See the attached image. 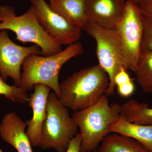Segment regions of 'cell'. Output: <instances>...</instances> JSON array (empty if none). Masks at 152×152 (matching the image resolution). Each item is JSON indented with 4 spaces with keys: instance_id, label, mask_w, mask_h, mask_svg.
Wrapping results in <instances>:
<instances>
[{
    "instance_id": "d4e9b609",
    "label": "cell",
    "mask_w": 152,
    "mask_h": 152,
    "mask_svg": "<svg viewBox=\"0 0 152 152\" xmlns=\"http://www.w3.org/2000/svg\"><path fill=\"white\" fill-rule=\"evenodd\" d=\"M94 152H98V151H97V150H96V151H95Z\"/></svg>"
},
{
    "instance_id": "4fadbf2b",
    "label": "cell",
    "mask_w": 152,
    "mask_h": 152,
    "mask_svg": "<svg viewBox=\"0 0 152 152\" xmlns=\"http://www.w3.org/2000/svg\"><path fill=\"white\" fill-rule=\"evenodd\" d=\"M50 2L54 11L72 23L83 29L88 23L86 0H50Z\"/></svg>"
},
{
    "instance_id": "44dd1931",
    "label": "cell",
    "mask_w": 152,
    "mask_h": 152,
    "mask_svg": "<svg viewBox=\"0 0 152 152\" xmlns=\"http://www.w3.org/2000/svg\"><path fill=\"white\" fill-rule=\"evenodd\" d=\"M81 136L77 133L71 140L66 152H80Z\"/></svg>"
},
{
    "instance_id": "cb8c5ba5",
    "label": "cell",
    "mask_w": 152,
    "mask_h": 152,
    "mask_svg": "<svg viewBox=\"0 0 152 152\" xmlns=\"http://www.w3.org/2000/svg\"><path fill=\"white\" fill-rule=\"evenodd\" d=\"M1 18L0 17V22H1Z\"/></svg>"
},
{
    "instance_id": "e0dca14e",
    "label": "cell",
    "mask_w": 152,
    "mask_h": 152,
    "mask_svg": "<svg viewBox=\"0 0 152 152\" xmlns=\"http://www.w3.org/2000/svg\"><path fill=\"white\" fill-rule=\"evenodd\" d=\"M134 72L143 92L152 93V51L142 50Z\"/></svg>"
},
{
    "instance_id": "2e32d148",
    "label": "cell",
    "mask_w": 152,
    "mask_h": 152,
    "mask_svg": "<svg viewBox=\"0 0 152 152\" xmlns=\"http://www.w3.org/2000/svg\"><path fill=\"white\" fill-rule=\"evenodd\" d=\"M149 104L134 99L120 105V118L142 125H152V108Z\"/></svg>"
},
{
    "instance_id": "9a60e30c",
    "label": "cell",
    "mask_w": 152,
    "mask_h": 152,
    "mask_svg": "<svg viewBox=\"0 0 152 152\" xmlns=\"http://www.w3.org/2000/svg\"><path fill=\"white\" fill-rule=\"evenodd\" d=\"M98 147V152H150L132 138L114 133L105 137Z\"/></svg>"
},
{
    "instance_id": "ac0fdd59",
    "label": "cell",
    "mask_w": 152,
    "mask_h": 152,
    "mask_svg": "<svg viewBox=\"0 0 152 152\" xmlns=\"http://www.w3.org/2000/svg\"><path fill=\"white\" fill-rule=\"evenodd\" d=\"M0 95L12 102L25 104L28 102L29 97L27 91L21 86H10L3 80L0 73Z\"/></svg>"
},
{
    "instance_id": "ffe728a7",
    "label": "cell",
    "mask_w": 152,
    "mask_h": 152,
    "mask_svg": "<svg viewBox=\"0 0 152 152\" xmlns=\"http://www.w3.org/2000/svg\"><path fill=\"white\" fill-rule=\"evenodd\" d=\"M142 21L143 26L142 51H152V16L142 13Z\"/></svg>"
},
{
    "instance_id": "5bb4252c",
    "label": "cell",
    "mask_w": 152,
    "mask_h": 152,
    "mask_svg": "<svg viewBox=\"0 0 152 152\" xmlns=\"http://www.w3.org/2000/svg\"><path fill=\"white\" fill-rule=\"evenodd\" d=\"M111 133L126 136L140 143L152 152V125H142L119 119L110 126Z\"/></svg>"
},
{
    "instance_id": "277c9868",
    "label": "cell",
    "mask_w": 152,
    "mask_h": 152,
    "mask_svg": "<svg viewBox=\"0 0 152 152\" xmlns=\"http://www.w3.org/2000/svg\"><path fill=\"white\" fill-rule=\"evenodd\" d=\"M0 31L10 30L15 34V39L19 42L34 44L40 49V54L42 56H51L62 50V45L49 35L39 23L32 6L20 16H17L11 6H0Z\"/></svg>"
},
{
    "instance_id": "7a4b0ae2",
    "label": "cell",
    "mask_w": 152,
    "mask_h": 152,
    "mask_svg": "<svg viewBox=\"0 0 152 152\" xmlns=\"http://www.w3.org/2000/svg\"><path fill=\"white\" fill-rule=\"evenodd\" d=\"M120 117V105L109 103L104 95L97 102L84 110L74 112L72 118L80 129L82 141L80 152H91L111 133L110 126Z\"/></svg>"
},
{
    "instance_id": "52a82bcc",
    "label": "cell",
    "mask_w": 152,
    "mask_h": 152,
    "mask_svg": "<svg viewBox=\"0 0 152 152\" xmlns=\"http://www.w3.org/2000/svg\"><path fill=\"white\" fill-rule=\"evenodd\" d=\"M137 4L126 1L122 17L115 29L118 33L126 69L134 72L142 52L143 26Z\"/></svg>"
},
{
    "instance_id": "5b68a950",
    "label": "cell",
    "mask_w": 152,
    "mask_h": 152,
    "mask_svg": "<svg viewBox=\"0 0 152 152\" xmlns=\"http://www.w3.org/2000/svg\"><path fill=\"white\" fill-rule=\"evenodd\" d=\"M46 111L39 147L43 150L52 149L57 152H66L77 134L78 127L54 93L49 94Z\"/></svg>"
},
{
    "instance_id": "3957f363",
    "label": "cell",
    "mask_w": 152,
    "mask_h": 152,
    "mask_svg": "<svg viewBox=\"0 0 152 152\" xmlns=\"http://www.w3.org/2000/svg\"><path fill=\"white\" fill-rule=\"evenodd\" d=\"M83 52V45L77 42L68 46L56 54L47 56L38 55L28 56L22 65L21 86L28 91L31 90L36 85H46L59 98L58 76L62 67L71 59L82 54Z\"/></svg>"
},
{
    "instance_id": "7402d4cb",
    "label": "cell",
    "mask_w": 152,
    "mask_h": 152,
    "mask_svg": "<svg viewBox=\"0 0 152 152\" xmlns=\"http://www.w3.org/2000/svg\"><path fill=\"white\" fill-rule=\"evenodd\" d=\"M142 13L152 16V0H148L138 4Z\"/></svg>"
},
{
    "instance_id": "8992f818",
    "label": "cell",
    "mask_w": 152,
    "mask_h": 152,
    "mask_svg": "<svg viewBox=\"0 0 152 152\" xmlns=\"http://www.w3.org/2000/svg\"><path fill=\"white\" fill-rule=\"evenodd\" d=\"M82 29L96 41L99 64L107 74L110 80L105 94L107 96H113L116 88L114 82L116 75L122 68L126 69L118 33L116 29L107 28L91 23H87Z\"/></svg>"
},
{
    "instance_id": "30bf717a",
    "label": "cell",
    "mask_w": 152,
    "mask_h": 152,
    "mask_svg": "<svg viewBox=\"0 0 152 152\" xmlns=\"http://www.w3.org/2000/svg\"><path fill=\"white\" fill-rule=\"evenodd\" d=\"M126 0H86L88 23L115 29L121 18Z\"/></svg>"
},
{
    "instance_id": "7c38bea8",
    "label": "cell",
    "mask_w": 152,
    "mask_h": 152,
    "mask_svg": "<svg viewBox=\"0 0 152 152\" xmlns=\"http://www.w3.org/2000/svg\"><path fill=\"white\" fill-rule=\"evenodd\" d=\"M26 123L14 112L3 117L0 124V137L18 152H34L25 130Z\"/></svg>"
},
{
    "instance_id": "8fae6325",
    "label": "cell",
    "mask_w": 152,
    "mask_h": 152,
    "mask_svg": "<svg viewBox=\"0 0 152 152\" xmlns=\"http://www.w3.org/2000/svg\"><path fill=\"white\" fill-rule=\"evenodd\" d=\"M34 88V91L30 95L28 102L32 109L33 116L25 122L27 126L26 133L31 145L39 147L42 128L47 116V100L51 89L43 84L36 85Z\"/></svg>"
},
{
    "instance_id": "9c48e42d",
    "label": "cell",
    "mask_w": 152,
    "mask_h": 152,
    "mask_svg": "<svg viewBox=\"0 0 152 152\" xmlns=\"http://www.w3.org/2000/svg\"><path fill=\"white\" fill-rule=\"evenodd\" d=\"M35 45L23 47L17 45L9 37L6 30L0 31V73L4 81L10 77L14 85L21 86V68L25 59L31 55L40 54Z\"/></svg>"
},
{
    "instance_id": "6da1fadb",
    "label": "cell",
    "mask_w": 152,
    "mask_h": 152,
    "mask_svg": "<svg viewBox=\"0 0 152 152\" xmlns=\"http://www.w3.org/2000/svg\"><path fill=\"white\" fill-rule=\"evenodd\" d=\"M107 73L98 64L82 69L60 84L59 99L63 105L74 112L94 104L108 88Z\"/></svg>"
},
{
    "instance_id": "603a6c76",
    "label": "cell",
    "mask_w": 152,
    "mask_h": 152,
    "mask_svg": "<svg viewBox=\"0 0 152 152\" xmlns=\"http://www.w3.org/2000/svg\"><path fill=\"white\" fill-rule=\"evenodd\" d=\"M126 1H130L132 2L136 3L137 4H139L140 3L142 2L145 1H148V0H126Z\"/></svg>"
},
{
    "instance_id": "ba28073f",
    "label": "cell",
    "mask_w": 152,
    "mask_h": 152,
    "mask_svg": "<svg viewBox=\"0 0 152 152\" xmlns=\"http://www.w3.org/2000/svg\"><path fill=\"white\" fill-rule=\"evenodd\" d=\"M39 23L45 31L61 45L77 42L82 29L57 13L45 0H30Z\"/></svg>"
},
{
    "instance_id": "d6986e66",
    "label": "cell",
    "mask_w": 152,
    "mask_h": 152,
    "mask_svg": "<svg viewBox=\"0 0 152 152\" xmlns=\"http://www.w3.org/2000/svg\"><path fill=\"white\" fill-rule=\"evenodd\" d=\"M114 82L119 94L123 97H129L134 92L135 87L134 81L125 68H122L116 74Z\"/></svg>"
}]
</instances>
